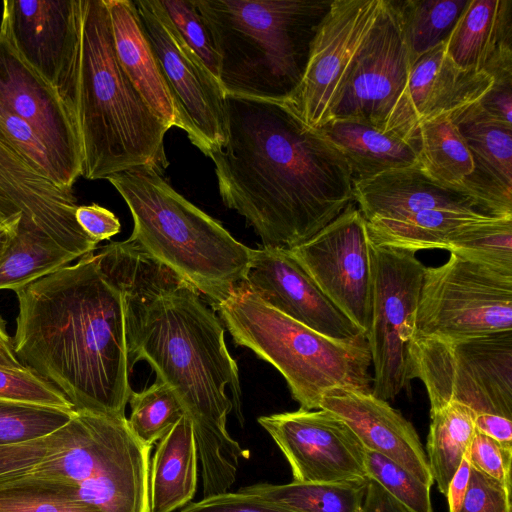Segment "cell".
Wrapping results in <instances>:
<instances>
[{"label":"cell","instance_id":"1","mask_svg":"<svg viewBox=\"0 0 512 512\" xmlns=\"http://www.w3.org/2000/svg\"><path fill=\"white\" fill-rule=\"evenodd\" d=\"M94 255L123 293L130 370L147 361L180 399L194 429L203 498L229 492L249 452L226 427L232 410L241 426L244 416L222 322L193 286L128 239Z\"/></svg>","mask_w":512,"mask_h":512},{"label":"cell","instance_id":"2","mask_svg":"<svg viewBox=\"0 0 512 512\" xmlns=\"http://www.w3.org/2000/svg\"><path fill=\"white\" fill-rule=\"evenodd\" d=\"M225 142L205 154L223 203L243 216L262 247L291 249L354 201L341 151L285 102L225 94Z\"/></svg>","mask_w":512,"mask_h":512},{"label":"cell","instance_id":"3","mask_svg":"<svg viewBox=\"0 0 512 512\" xmlns=\"http://www.w3.org/2000/svg\"><path fill=\"white\" fill-rule=\"evenodd\" d=\"M15 292L18 360L75 410L126 416L132 389L124 298L94 253Z\"/></svg>","mask_w":512,"mask_h":512},{"label":"cell","instance_id":"4","mask_svg":"<svg viewBox=\"0 0 512 512\" xmlns=\"http://www.w3.org/2000/svg\"><path fill=\"white\" fill-rule=\"evenodd\" d=\"M55 87L81 145V176L107 179L149 166H169L170 127L148 106L122 69L105 0H75V30Z\"/></svg>","mask_w":512,"mask_h":512},{"label":"cell","instance_id":"5","mask_svg":"<svg viewBox=\"0 0 512 512\" xmlns=\"http://www.w3.org/2000/svg\"><path fill=\"white\" fill-rule=\"evenodd\" d=\"M151 449L126 416L77 409L46 436L0 446V490L55 492L99 512H151Z\"/></svg>","mask_w":512,"mask_h":512},{"label":"cell","instance_id":"6","mask_svg":"<svg viewBox=\"0 0 512 512\" xmlns=\"http://www.w3.org/2000/svg\"><path fill=\"white\" fill-rule=\"evenodd\" d=\"M225 94L285 102L300 84L332 0H194Z\"/></svg>","mask_w":512,"mask_h":512},{"label":"cell","instance_id":"7","mask_svg":"<svg viewBox=\"0 0 512 512\" xmlns=\"http://www.w3.org/2000/svg\"><path fill=\"white\" fill-rule=\"evenodd\" d=\"M107 180L132 215L128 240L173 270L211 306L245 281L253 249L175 191L154 168L125 170Z\"/></svg>","mask_w":512,"mask_h":512},{"label":"cell","instance_id":"8","mask_svg":"<svg viewBox=\"0 0 512 512\" xmlns=\"http://www.w3.org/2000/svg\"><path fill=\"white\" fill-rule=\"evenodd\" d=\"M211 307L235 344L282 374L300 408L319 409L334 389L372 392L367 339L347 342L321 334L265 304L245 282Z\"/></svg>","mask_w":512,"mask_h":512},{"label":"cell","instance_id":"9","mask_svg":"<svg viewBox=\"0 0 512 512\" xmlns=\"http://www.w3.org/2000/svg\"><path fill=\"white\" fill-rule=\"evenodd\" d=\"M410 66L395 2L383 0L333 96L327 122H361L419 146L408 94Z\"/></svg>","mask_w":512,"mask_h":512},{"label":"cell","instance_id":"10","mask_svg":"<svg viewBox=\"0 0 512 512\" xmlns=\"http://www.w3.org/2000/svg\"><path fill=\"white\" fill-rule=\"evenodd\" d=\"M408 353L410 379L424 383L430 411L458 402L475 414L512 420V330L465 339L412 337Z\"/></svg>","mask_w":512,"mask_h":512},{"label":"cell","instance_id":"11","mask_svg":"<svg viewBox=\"0 0 512 512\" xmlns=\"http://www.w3.org/2000/svg\"><path fill=\"white\" fill-rule=\"evenodd\" d=\"M512 330V273L450 253L426 267L413 337L465 339Z\"/></svg>","mask_w":512,"mask_h":512},{"label":"cell","instance_id":"12","mask_svg":"<svg viewBox=\"0 0 512 512\" xmlns=\"http://www.w3.org/2000/svg\"><path fill=\"white\" fill-rule=\"evenodd\" d=\"M371 321L366 339L374 377L372 393L387 401L410 383L409 343L426 266L415 252L370 241Z\"/></svg>","mask_w":512,"mask_h":512},{"label":"cell","instance_id":"13","mask_svg":"<svg viewBox=\"0 0 512 512\" xmlns=\"http://www.w3.org/2000/svg\"><path fill=\"white\" fill-rule=\"evenodd\" d=\"M144 33L182 117L204 154L225 142V92L176 31L159 0L134 1Z\"/></svg>","mask_w":512,"mask_h":512},{"label":"cell","instance_id":"14","mask_svg":"<svg viewBox=\"0 0 512 512\" xmlns=\"http://www.w3.org/2000/svg\"><path fill=\"white\" fill-rule=\"evenodd\" d=\"M355 202L305 242L289 249L323 294L365 335L371 321V257Z\"/></svg>","mask_w":512,"mask_h":512},{"label":"cell","instance_id":"15","mask_svg":"<svg viewBox=\"0 0 512 512\" xmlns=\"http://www.w3.org/2000/svg\"><path fill=\"white\" fill-rule=\"evenodd\" d=\"M287 459L294 482H367L365 448L339 417L323 409H298L261 416Z\"/></svg>","mask_w":512,"mask_h":512},{"label":"cell","instance_id":"16","mask_svg":"<svg viewBox=\"0 0 512 512\" xmlns=\"http://www.w3.org/2000/svg\"><path fill=\"white\" fill-rule=\"evenodd\" d=\"M0 102L29 124L72 188L81 176V145L71 116L56 87L20 55L6 24L0 25Z\"/></svg>","mask_w":512,"mask_h":512},{"label":"cell","instance_id":"17","mask_svg":"<svg viewBox=\"0 0 512 512\" xmlns=\"http://www.w3.org/2000/svg\"><path fill=\"white\" fill-rule=\"evenodd\" d=\"M383 0H332L312 42L303 78L285 101L309 127L328 120L333 96Z\"/></svg>","mask_w":512,"mask_h":512},{"label":"cell","instance_id":"18","mask_svg":"<svg viewBox=\"0 0 512 512\" xmlns=\"http://www.w3.org/2000/svg\"><path fill=\"white\" fill-rule=\"evenodd\" d=\"M72 188L43 176L0 133V219L21 216L18 227L43 234L78 258L99 243L75 218Z\"/></svg>","mask_w":512,"mask_h":512},{"label":"cell","instance_id":"19","mask_svg":"<svg viewBox=\"0 0 512 512\" xmlns=\"http://www.w3.org/2000/svg\"><path fill=\"white\" fill-rule=\"evenodd\" d=\"M245 284L268 306L333 339L358 342L365 333L318 288L289 249H253Z\"/></svg>","mask_w":512,"mask_h":512},{"label":"cell","instance_id":"20","mask_svg":"<svg viewBox=\"0 0 512 512\" xmlns=\"http://www.w3.org/2000/svg\"><path fill=\"white\" fill-rule=\"evenodd\" d=\"M319 409L344 421L365 449L386 456L432 486L434 479L418 433L387 401L352 389H334L321 399Z\"/></svg>","mask_w":512,"mask_h":512},{"label":"cell","instance_id":"21","mask_svg":"<svg viewBox=\"0 0 512 512\" xmlns=\"http://www.w3.org/2000/svg\"><path fill=\"white\" fill-rule=\"evenodd\" d=\"M451 118L472 155L468 193L492 216H512V125L489 116L479 102Z\"/></svg>","mask_w":512,"mask_h":512},{"label":"cell","instance_id":"22","mask_svg":"<svg viewBox=\"0 0 512 512\" xmlns=\"http://www.w3.org/2000/svg\"><path fill=\"white\" fill-rule=\"evenodd\" d=\"M1 21L20 55L55 86L74 36L75 0H5Z\"/></svg>","mask_w":512,"mask_h":512},{"label":"cell","instance_id":"23","mask_svg":"<svg viewBox=\"0 0 512 512\" xmlns=\"http://www.w3.org/2000/svg\"><path fill=\"white\" fill-rule=\"evenodd\" d=\"M445 49L460 69L512 79V0H469Z\"/></svg>","mask_w":512,"mask_h":512},{"label":"cell","instance_id":"24","mask_svg":"<svg viewBox=\"0 0 512 512\" xmlns=\"http://www.w3.org/2000/svg\"><path fill=\"white\" fill-rule=\"evenodd\" d=\"M445 43L424 53L410 66L408 94L419 123L479 102L494 83L485 72L457 67L448 57Z\"/></svg>","mask_w":512,"mask_h":512},{"label":"cell","instance_id":"25","mask_svg":"<svg viewBox=\"0 0 512 512\" xmlns=\"http://www.w3.org/2000/svg\"><path fill=\"white\" fill-rule=\"evenodd\" d=\"M118 61L153 112L170 128L185 130L182 117L163 78L141 26L134 1L105 0Z\"/></svg>","mask_w":512,"mask_h":512},{"label":"cell","instance_id":"26","mask_svg":"<svg viewBox=\"0 0 512 512\" xmlns=\"http://www.w3.org/2000/svg\"><path fill=\"white\" fill-rule=\"evenodd\" d=\"M198 452L191 419L185 414L158 441L150 463L151 512H175L194 498Z\"/></svg>","mask_w":512,"mask_h":512},{"label":"cell","instance_id":"27","mask_svg":"<svg viewBox=\"0 0 512 512\" xmlns=\"http://www.w3.org/2000/svg\"><path fill=\"white\" fill-rule=\"evenodd\" d=\"M319 130L341 151L353 183L418 165L419 146L356 121L333 119Z\"/></svg>","mask_w":512,"mask_h":512},{"label":"cell","instance_id":"28","mask_svg":"<svg viewBox=\"0 0 512 512\" xmlns=\"http://www.w3.org/2000/svg\"><path fill=\"white\" fill-rule=\"evenodd\" d=\"M496 217L501 216L476 209H434L405 220L366 226L373 244L416 253L423 249L449 250L463 235Z\"/></svg>","mask_w":512,"mask_h":512},{"label":"cell","instance_id":"29","mask_svg":"<svg viewBox=\"0 0 512 512\" xmlns=\"http://www.w3.org/2000/svg\"><path fill=\"white\" fill-rule=\"evenodd\" d=\"M418 166L434 182L469 194L474 162L451 115L420 121Z\"/></svg>","mask_w":512,"mask_h":512},{"label":"cell","instance_id":"30","mask_svg":"<svg viewBox=\"0 0 512 512\" xmlns=\"http://www.w3.org/2000/svg\"><path fill=\"white\" fill-rule=\"evenodd\" d=\"M475 412L458 402L430 411L427 459L438 490L446 496L449 483L475 433Z\"/></svg>","mask_w":512,"mask_h":512},{"label":"cell","instance_id":"31","mask_svg":"<svg viewBox=\"0 0 512 512\" xmlns=\"http://www.w3.org/2000/svg\"><path fill=\"white\" fill-rule=\"evenodd\" d=\"M368 481V480H367ZM367 482L257 483L238 491L256 496L292 512H362Z\"/></svg>","mask_w":512,"mask_h":512},{"label":"cell","instance_id":"32","mask_svg":"<svg viewBox=\"0 0 512 512\" xmlns=\"http://www.w3.org/2000/svg\"><path fill=\"white\" fill-rule=\"evenodd\" d=\"M77 258L49 237L18 227L0 258V289L16 291Z\"/></svg>","mask_w":512,"mask_h":512},{"label":"cell","instance_id":"33","mask_svg":"<svg viewBox=\"0 0 512 512\" xmlns=\"http://www.w3.org/2000/svg\"><path fill=\"white\" fill-rule=\"evenodd\" d=\"M469 0H394L411 64L445 43Z\"/></svg>","mask_w":512,"mask_h":512},{"label":"cell","instance_id":"34","mask_svg":"<svg viewBox=\"0 0 512 512\" xmlns=\"http://www.w3.org/2000/svg\"><path fill=\"white\" fill-rule=\"evenodd\" d=\"M128 403L131 411L127 420L131 430L150 446L186 414L175 392L159 379L141 392L132 390Z\"/></svg>","mask_w":512,"mask_h":512},{"label":"cell","instance_id":"35","mask_svg":"<svg viewBox=\"0 0 512 512\" xmlns=\"http://www.w3.org/2000/svg\"><path fill=\"white\" fill-rule=\"evenodd\" d=\"M75 410L0 400V446L46 436L65 425Z\"/></svg>","mask_w":512,"mask_h":512},{"label":"cell","instance_id":"36","mask_svg":"<svg viewBox=\"0 0 512 512\" xmlns=\"http://www.w3.org/2000/svg\"><path fill=\"white\" fill-rule=\"evenodd\" d=\"M448 251L512 273V216L496 217L479 225L453 243Z\"/></svg>","mask_w":512,"mask_h":512},{"label":"cell","instance_id":"37","mask_svg":"<svg viewBox=\"0 0 512 512\" xmlns=\"http://www.w3.org/2000/svg\"><path fill=\"white\" fill-rule=\"evenodd\" d=\"M368 479L377 482L410 512H433L430 486L386 456L365 449Z\"/></svg>","mask_w":512,"mask_h":512},{"label":"cell","instance_id":"38","mask_svg":"<svg viewBox=\"0 0 512 512\" xmlns=\"http://www.w3.org/2000/svg\"><path fill=\"white\" fill-rule=\"evenodd\" d=\"M159 2L186 45L219 81V56L194 0H159Z\"/></svg>","mask_w":512,"mask_h":512},{"label":"cell","instance_id":"39","mask_svg":"<svg viewBox=\"0 0 512 512\" xmlns=\"http://www.w3.org/2000/svg\"><path fill=\"white\" fill-rule=\"evenodd\" d=\"M0 400L75 410L57 387L28 367L0 366Z\"/></svg>","mask_w":512,"mask_h":512},{"label":"cell","instance_id":"40","mask_svg":"<svg viewBox=\"0 0 512 512\" xmlns=\"http://www.w3.org/2000/svg\"><path fill=\"white\" fill-rule=\"evenodd\" d=\"M0 133L33 168L55 184L64 187L59 170L41 139L28 123L16 116L1 102Z\"/></svg>","mask_w":512,"mask_h":512},{"label":"cell","instance_id":"41","mask_svg":"<svg viewBox=\"0 0 512 512\" xmlns=\"http://www.w3.org/2000/svg\"><path fill=\"white\" fill-rule=\"evenodd\" d=\"M0 512H99L67 495L37 489L0 490Z\"/></svg>","mask_w":512,"mask_h":512},{"label":"cell","instance_id":"42","mask_svg":"<svg viewBox=\"0 0 512 512\" xmlns=\"http://www.w3.org/2000/svg\"><path fill=\"white\" fill-rule=\"evenodd\" d=\"M458 512H511V486L471 466L469 484Z\"/></svg>","mask_w":512,"mask_h":512},{"label":"cell","instance_id":"43","mask_svg":"<svg viewBox=\"0 0 512 512\" xmlns=\"http://www.w3.org/2000/svg\"><path fill=\"white\" fill-rule=\"evenodd\" d=\"M469 460L472 467L511 486L512 447L503 446L475 429L469 447Z\"/></svg>","mask_w":512,"mask_h":512},{"label":"cell","instance_id":"44","mask_svg":"<svg viewBox=\"0 0 512 512\" xmlns=\"http://www.w3.org/2000/svg\"><path fill=\"white\" fill-rule=\"evenodd\" d=\"M178 512H292L240 491L226 492L190 502Z\"/></svg>","mask_w":512,"mask_h":512},{"label":"cell","instance_id":"45","mask_svg":"<svg viewBox=\"0 0 512 512\" xmlns=\"http://www.w3.org/2000/svg\"><path fill=\"white\" fill-rule=\"evenodd\" d=\"M75 218L81 228L98 242L110 239L118 234L121 228L114 213L95 203L77 206Z\"/></svg>","mask_w":512,"mask_h":512},{"label":"cell","instance_id":"46","mask_svg":"<svg viewBox=\"0 0 512 512\" xmlns=\"http://www.w3.org/2000/svg\"><path fill=\"white\" fill-rule=\"evenodd\" d=\"M479 104L489 116L512 125V79L494 82Z\"/></svg>","mask_w":512,"mask_h":512},{"label":"cell","instance_id":"47","mask_svg":"<svg viewBox=\"0 0 512 512\" xmlns=\"http://www.w3.org/2000/svg\"><path fill=\"white\" fill-rule=\"evenodd\" d=\"M475 428L506 447H512V420L489 413L475 415Z\"/></svg>","mask_w":512,"mask_h":512},{"label":"cell","instance_id":"48","mask_svg":"<svg viewBox=\"0 0 512 512\" xmlns=\"http://www.w3.org/2000/svg\"><path fill=\"white\" fill-rule=\"evenodd\" d=\"M362 512H410L377 482L368 479Z\"/></svg>","mask_w":512,"mask_h":512},{"label":"cell","instance_id":"49","mask_svg":"<svg viewBox=\"0 0 512 512\" xmlns=\"http://www.w3.org/2000/svg\"><path fill=\"white\" fill-rule=\"evenodd\" d=\"M470 473L471 464L468 449L448 486L446 497L449 512H458L469 484Z\"/></svg>","mask_w":512,"mask_h":512},{"label":"cell","instance_id":"50","mask_svg":"<svg viewBox=\"0 0 512 512\" xmlns=\"http://www.w3.org/2000/svg\"><path fill=\"white\" fill-rule=\"evenodd\" d=\"M0 366L10 369H24L26 368L17 358L13 340L8 335L5 322L0 316Z\"/></svg>","mask_w":512,"mask_h":512},{"label":"cell","instance_id":"51","mask_svg":"<svg viewBox=\"0 0 512 512\" xmlns=\"http://www.w3.org/2000/svg\"><path fill=\"white\" fill-rule=\"evenodd\" d=\"M21 216L17 215L0 221V258L17 232Z\"/></svg>","mask_w":512,"mask_h":512},{"label":"cell","instance_id":"52","mask_svg":"<svg viewBox=\"0 0 512 512\" xmlns=\"http://www.w3.org/2000/svg\"><path fill=\"white\" fill-rule=\"evenodd\" d=\"M0 221H2V220L0 219Z\"/></svg>","mask_w":512,"mask_h":512}]
</instances>
